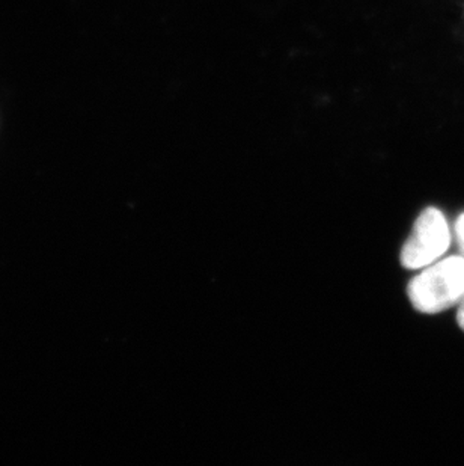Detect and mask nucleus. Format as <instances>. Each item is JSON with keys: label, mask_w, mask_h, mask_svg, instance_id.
<instances>
[{"label": "nucleus", "mask_w": 464, "mask_h": 466, "mask_svg": "<svg viewBox=\"0 0 464 466\" xmlns=\"http://www.w3.org/2000/svg\"><path fill=\"white\" fill-rule=\"evenodd\" d=\"M454 236H456L457 245L460 248L461 256L464 257V213L457 218L454 225Z\"/></svg>", "instance_id": "7ed1b4c3"}, {"label": "nucleus", "mask_w": 464, "mask_h": 466, "mask_svg": "<svg viewBox=\"0 0 464 466\" xmlns=\"http://www.w3.org/2000/svg\"><path fill=\"white\" fill-rule=\"evenodd\" d=\"M457 321H459V326H460L461 329L464 330V298L460 304H459V311H457Z\"/></svg>", "instance_id": "20e7f679"}, {"label": "nucleus", "mask_w": 464, "mask_h": 466, "mask_svg": "<svg viewBox=\"0 0 464 466\" xmlns=\"http://www.w3.org/2000/svg\"><path fill=\"white\" fill-rule=\"evenodd\" d=\"M451 227L438 208H425L415 222L413 233L404 243L401 264L409 270H420L438 261L451 247Z\"/></svg>", "instance_id": "f03ea898"}, {"label": "nucleus", "mask_w": 464, "mask_h": 466, "mask_svg": "<svg viewBox=\"0 0 464 466\" xmlns=\"http://www.w3.org/2000/svg\"><path fill=\"white\" fill-rule=\"evenodd\" d=\"M409 299L424 314H438L460 304L464 298V257L438 259L420 268L408 287Z\"/></svg>", "instance_id": "f257e3e1"}]
</instances>
